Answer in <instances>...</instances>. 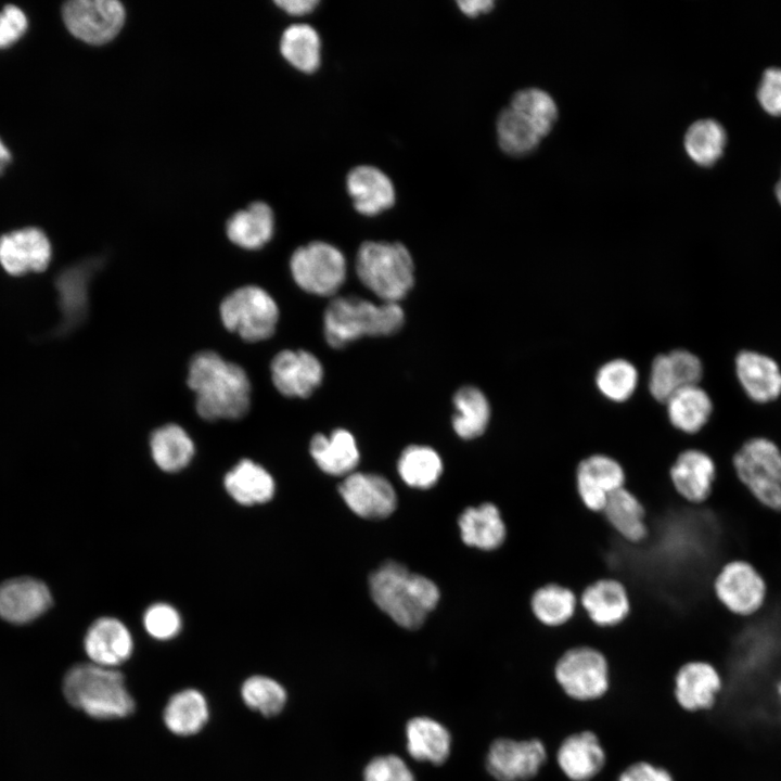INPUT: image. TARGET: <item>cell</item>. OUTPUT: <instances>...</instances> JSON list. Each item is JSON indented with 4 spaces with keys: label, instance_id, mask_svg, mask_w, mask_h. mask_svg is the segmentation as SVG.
Here are the masks:
<instances>
[{
    "label": "cell",
    "instance_id": "48",
    "mask_svg": "<svg viewBox=\"0 0 781 781\" xmlns=\"http://www.w3.org/2000/svg\"><path fill=\"white\" fill-rule=\"evenodd\" d=\"M28 27L24 11L14 4H7L0 11V49L9 48L17 42Z\"/></svg>",
    "mask_w": 781,
    "mask_h": 781
},
{
    "label": "cell",
    "instance_id": "53",
    "mask_svg": "<svg viewBox=\"0 0 781 781\" xmlns=\"http://www.w3.org/2000/svg\"><path fill=\"white\" fill-rule=\"evenodd\" d=\"M11 152L8 149V146L3 143V141L0 138V175L5 170V168L11 163Z\"/></svg>",
    "mask_w": 781,
    "mask_h": 781
},
{
    "label": "cell",
    "instance_id": "14",
    "mask_svg": "<svg viewBox=\"0 0 781 781\" xmlns=\"http://www.w3.org/2000/svg\"><path fill=\"white\" fill-rule=\"evenodd\" d=\"M668 478L681 500L690 505H703L714 495L717 464L705 450L687 447L670 464Z\"/></svg>",
    "mask_w": 781,
    "mask_h": 781
},
{
    "label": "cell",
    "instance_id": "36",
    "mask_svg": "<svg viewBox=\"0 0 781 781\" xmlns=\"http://www.w3.org/2000/svg\"><path fill=\"white\" fill-rule=\"evenodd\" d=\"M280 51L295 68L311 73L320 65L321 39L311 25L295 23L287 26L282 33Z\"/></svg>",
    "mask_w": 781,
    "mask_h": 781
},
{
    "label": "cell",
    "instance_id": "6",
    "mask_svg": "<svg viewBox=\"0 0 781 781\" xmlns=\"http://www.w3.org/2000/svg\"><path fill=\"white\" fill-rule=\"evenodd\" d=\"M553 677L572 700L591 702L606 694L611 684V663L600 649L577 644L564 650L552 667Z\"/></svg>",
    "mask_w": 781,
    "mask_h": 781
},
{
    "label": "cell",
    "instance_id": "39",
    "mask_svg": "<svg viewBox=\"0 0 781 781\" xmlns=\"http://www.w3.org/2000/svg\"><path fill=\"white\" fill-rule=\"evenodd\" d=\"M398 473L402 481L414 488H430L443 473L439 454L431 447L411 445L400 454Z\"/></svg>",
    "mask_w": 781,
    "mask_h": 781
},
{
    "label": "cell",
    "instance_id": "37",
    "mask_svg": "<svg viewBox=\"0 0 781 781\" xmlns=\"http://www.w3.org/2000/svg\"><path fill=\"white\" fill-rule=\"evenodd\" d=\"M727 143L725 128L710 118L694 121L684 136L689 157L700 166H712L722 155Z\"/></svg>",
    "mask_w": 781,
    "mask_h": 781
},
{
    "label": "cell",
    "instance_id": "15",
    "mask_svg": "<svg viewBox=\"0 0 781 781\" xmlns=\"http://www.w3.org/2000/svg\"><path fill=\"white\" fill-rule=\"evenodd\" d=\"M722 689L719 669L706 660H688L678 666L674 676V696L686 712L713 709Z\"/></svg>",
    "mask_w": 781,
    "mask_h": 781
},
{
    "label": "cell",
    "instance_id": "11",
    "mask_svg": "<svg viewBox=\"0 0 781 781\" xmlns=\"http://www.w3.org/2000/svg\"><path fill=\"white\" fill-rule=\"evenodd\" d=\"M125 16V8L117 0H71L62 7L68 31L91 44L112 40L121 29Z\"/></svg>",
    "mask_w": 781,
    "mask_h": 781
},
{
    "label": "cell",
    "instance_id": "28",
    "mask_svg": "<svg viewBox=\"0 0 781 781\" xmlns=\"http://www.w3.org/2000/svg\"><path fill=\"white\" fill-rule=\"evenodd\" d=\"M665 404L670 425L687 435L701 432L713 413L712 399L699 385L677 389Z\"/></svg>",
    "mask_w": 781,
    "mask_h": 781
},
{
    "label": "cell",
    "instance_id": "12",
    "mask_svg": "<svg viewBox=\"0 0 781 781\" xmlns=\"http://www.w3.org/2000/svg\"><path fill=\"white\" fill-rule=\"evenodd\" d=\"M546 745L539 739L495 740L487 752L486 768L497 781H527L546 764Z\"/></svg>",
    "mask_w": 781,
    "mask_h": 781
},
{
    "label": "cell",
    "instance_id": "4",
    "mask_svg": "<svg viewBox=\"0 0 781 781\" xmlns=\"http://www.w3.org/2000/svg\"><path fill=\"white\" fill-rule=\"evenodd\" d=\"M405 312L398 303L375 304L358 296H337L323 315V334L333 348H343L361 336H386L398 332Z\"/></svg>",
    "mask_w": 781,
    "mask_h": 781
},
{
    "label": "cell",
    "instance_id": "40",
    "mask_svg": "<svg viewBox=\"0 0 781 781\" xmlns=\"http://www.w3.org/2000/svg\"><path fill=\"white\" fill-rule=\"evenodd\" d=\"M91 270L92 268L87 265H79L65 270L59 277L56 287L64 325L67 328L77 324L87 311V290Z\"/></svg>",
    "mask_w": 781,
    "mask_h": 781
},
{
    "label": "cell",
    "instance_id": "46",
    "mask_svg": "<svg viewBox=\"0 0 781 781\" xmlns=\"http://www.w3.org/2000/svg\"><path fill=\"white\" fill-rule=\"evenodd\" d=\"M364 781H415L406 763L396 755L377 756L364 769Z\"/></svg>",
    "mask_w": 781,
    "mask_h": 781
},
{
    "label": "cell",
    "instance_id": "47",
    "mask_svg": "<svg viewBox=\"0 0 781 781\" xmlns=\"http://www.w3.org/2000/svg\"><path fill=\"white\" fill-rule=\"evenodd\" d=\"M679 388L699 385L703 376V364L700 358L687 349H674L668 353Z\"/></svg>",
    "mask_w": 781,
    "mask_h": 781
},
{
    "label": "cell",
    "instance_id": "10",
    "mask_svg": "<svg viewBox=\"0 0 781 781\" xmlns=\"http://www.w3.org/2000/svg\"><path fill=\"white\" fill-rule=\"evenodd\" d=\"M715 599L730 613L751 616L765 604L767 585L756 567L745 560H731L712 579Z\"/></svg>",
    "mask_w": 781,
    "mask_h": 781
},
{
    "label": "cell",
    "instance_id": "50",
    "mask_svg": "<svg viewBox=\"0 0 781 781\" xmlns=\"http://www.w3.org/2000/svg\"><path fill=\"white\" fill-rule=\"evenodd\" d=\"M617 781H675L665 768L650 761L640 760L629 765L617 778Z\"/></svg>",
    "mask_w": 781,
    "mask_h": 781
},
{
    "label": "cell",
    "instance_id": "25",
    "mask_svg": "<svg viewBox=\"0 0 781 781\" xmlns=\"http://www.w3.org/2000/svg\"><path fill=\"white\" fill-rule=\"evenodd\" d=\"M601 514L611 530L628 545H640L650 535L646 509L627 487L610 495Z\"/></svg>",
    "mask_w": 781,
    "mask_h": 781
},
{
    "label": "cell",
    "instance_id": "41",
    "mask_svg": "<svg viewBox=\"0 0 781 781\" xmlns=\"http://www.w3.org/2000/svg\"><path fill=\"white\" fill-rule=\"evenodd\" d=\"M638 371L630 361L617 358L602 364L596 374L598 390L615 402L628 400L638 385Z\"/></svg>",
    "mask_w": 781,
    "mask_h": 781
},
{
    "label": "cell",
    "instance_id": "5",
    "mask_svg": "<svg viewBox=\"0 0 781 781\" xmlns=\"http://www.w3.org/2000/svg\"><path fill=\"white\" fill-rule=\"evenodd\" d=\"M356 272L362 284L385 303H398L414 283L412 256L400 242H363L357 251Z\"/></svg>",
    "mask_w": 781,
    "mask_h": 781
},
{
    "label": "cell",
    "instance_id": "35",
    "mask_svg": "<svg viewBox=\"0 0 781 781\" xmlns=\"http://www.w3.org/2000/svg\"><path fill=\"white\" fill-rule=\"evenodd\" d=\"M150 449L156 465L170 473L184 469L194 454L191 437L181 426L174 423L152 432Z\"/></svg>",
    "mask_w": 781,
    "mask_h": 781
},
{
    "label": "cell",
    "instance_id": "19",
    "mask_svg": "<svg viewBox=\"0 0 781 781\" xmlns=\"http://www.w3.org/2000/svg\"><path fill=\"white\" fill-rule=\"evenodd\" d=\"M274 387L286 397H309L321 384L323 367L311 353L284 349L270 363Z\"/></svg>",
    "mask_w": 781,
    "mask_h": 781
},
{
    "label": "cell",
    "instance_id": "29",
    "mask_svg": "<svg viewBox=\"0 0 781 781\" xmlns=\"http://www.w3.org/2000/svg\"><path fill=\"white\" fill-rule=\"evenodd\" d=\"M579 609L578 596L568 587L547 582L536 588L529 598V610L535 620L547 628L567 625Z\"/></svg>",
    "mask_w": 781,
    "mask_h": 781
},
{
    "label": "cell",
    "instance_id": "1",
    "mask_svg": "<svg viewBox=\"0 0 781 781\" xmlns=\"http://www.w3.org/2000/svg\"><path fill=\"white\" fill-rule=\"evenodd\" d=\"M187 383L195 394V409L207 421L236 420L251 407V382L238 364L212 350L195 354Z\"/></svg>",
    "mask_w": 781,
    "mask_h": 781
},
{
    "label": "cell",
    "instance_id": "7",
    "mask_svg": "<svg viewBox=\"0 0 781 781\" xmlns=\"http://www.w3.org/2000/svg\"><path fill=\"white\" fill-rule=\"evenodd\" d=\"M737 477L764 507L781 512V449L766 437L746 440L732 458Z\"/></svg>",
    "mask_w": 781,
    "mask_h": 781
},
{
    "label": "cell",
    "instance_id": "45",
    "mask_svg": "<svg viewBox=\"0 0 781 781\" xmlns=\"http://www.w3.org/2000/svg\"><path fill=\"white\" fill-rule=\"evenodd\" d=\"M648 384L652 397L664 404L679 389L668 354H660L653 359Z\"/></svg>",
    "mask_w": 781,
    "mask_h": 781
},
{
    "label": "cell",
    "instance_id": "17",
    "mask_svg": "<svg viewBox=\"0 0 781 781\" xmlns=\"http://www.w3.org/2000/svg\"><path fill=\"white\" fill-rule=\"evenodd\" d=\"M578 603L589 622L602 629L620 626L631 613V598L626 585L613 577L600 578L586 586L578 596Z\"/></svg>",
    "mask_w": 781,
    "mask_h": 781
},
{
    "label": "cell",
    "instance_id": "3",
    "mask_svg": "<svg viewBox=\"0 0 781 781\" xmlns=\"http://www.w3.org/2000/svg\"><path fill=\"white\" fill-rule=\"evenodd\" d=\"M63 693L72 706L100 720L125 718L136 708L124 675L93 663L71 667L63 679Z\"/></svg>",
    "mask_w": 781,
    "mask_h": 781
},
{
    "label": "cell",
    "instance_id": "44",
    "mask_svg": "<svg viewBox=\"0 0 781 781\" xmlns=\"http://www.w3.org/2000/svg\"><path fill=\"white\" fill-rule=\"evenodd\" d=\"M143 626L152 638L165 641L180 632L182 620L174 606L167 603H155L144 612Z\"/></svg>",
    "mask_w": 781,
    "mask_h": 781
},
{
    "label": "cell",
    "instance_id": "24",
    "mask_svg": "<svg viewBox=\"0 0 781 781\" xmlns=\"http://www.w3.org/2000/svg\"><path fill=\"white\" fill-rule=\"evenodd\" d=\"M347 191L357 212L374 216L393 206L395 188L390 178L372 165H358L346 177Z\"/></svg>",
    "mask_w": 781,
    "mask_h": 781
},
{
    "label": "cell",
    "instance_id": "55",
    "mask_svg": "<svg viewBox=\"0 0 781 781\" xmlns=\"http://www.w3.org/2000/svg\"><path fill=\"white\" fill-rule=\"evenodd\" d=\"M776 196H777L778 202H779L780 205H781V177H780V180L778 181V183H777V185H776Z\"/></svg>",
    "mask_w": 781,
    "mask_h": 781
},
{
    "label": "cell",
    "instance_id": "49",
    "mask_svg": "<svg viewBox=\"0 0 781 781\" xmlns=\"http://www.w3.org/2000/svg\"><path fill=\"white\" fill-rule=\"evenodd\" d=\"M761 107L770 115L781 116V68H767L757 89Z\"/></svg>",
    "mask_w": 781,
    "mask_h": 781
},
{
    "label": "cell",
    "instance_id": "52",
    "mask_svg": "<svg viewBox=\"0 0 781 781\" xmlns=\"http://www.w3.org/2000/svg\"><path fill=\"white\" fill-rule=\"evenodd\" d=\"M459 9L468 16H477L486 13L495 5L491 0H466L457 1Z\"/></svg>",
    "mask_w": 781,
    "mask_h": 781
},
{
    "label": "cell",
    "instance_id": "33",
    "mask_svg": "<svg viewBox=\"0 0 781 781\" xmlns=\"http://www.w3.org/2000/svg\"><path fill=\"white\" fill-rule=\"evenodd\" d=\"M208 718L209 708L206 697L195 689H184L172 694L163 713L167 729L182 737L200 732Z\"/></svg>",
    "mask_w": 781,
    "mask_h": 781
},
{
    "label": "cell",
    "instance_id": "9",
    "mask_svg": "<svg viewBox=\"0 0 781 781\" xmlns=\"http://www.w3.org/2000/svg\"><path fill=\"white\" fill-rule=\"evenodd\" d=\"M295 283L305 292L332 296L346 279V259L334 245L313 241L296 248L290 258Z\"/></svg>",
    "mask_w": 781,
    "mask_h": 781
},
{
    "label": "cell",
    "instance_id": "34",
    "mask_svg": "<svg viewBox=\"0 0 781 781\" xmlns=\"http://www.w3.org/2000/svg\"><path fill=\"white\" fill-rule=\"evenodd\" d=\"M452 402L456 409L452 426L457 435L463 439L482 436L490 421V405L486 395L475 386L465 385L454 393Z\"/></svg>",
    "mask_w": 781,
    "mask_h": 781
},
{
    "label": "cell",
    "instance_id": "13",
    "mask_svg": "<svg viewBox=\"0 0 781 781\" xmlns=\"http://www.w3.org/2000/svg\"><path fill=\"white\" fill-rule=\"evenodd\" d=\"M574 478L579 501L593 513H601L610 495L626 486L623 464L603 452L584 457L576 465Z\"/></svg>",
    "mask_w": 781,
    "mask_h": 781
},
{
    "label": "cell",
    "instance_id": "18",
    "mask_svg": "<svg viewBox=\"0 0 781 781\" xmlns=\"http://www.w3.org/2000/svg\"><path fill=\"white\" fill-rule=\"evenodd\" d=\"M338 491L347 507L364 518L387 517L397 505L393 485L377 474L353 472L345 476Z\"/></svg>",
    "mask_w": 781,
    "mask_h": 781
},
{
    "label": "cell",
    "instance_id": "8",
    "mask_svg": "<svg viewBox=\"0 0 781 781\" xmlns=\"http://www.w3.org/2000/svg\"><path fill=\"white\" fill-rule=\"evenodd\" d=\"M220 319L230 332L247 342H259L273 335L279 320L276 300L256 285L239 287L219 306Z\"/></svg>",
    "mask_w": 781,
    "mask_h": 781
},
{
    "label": "cell",
    "instance_id": "54",
    "mask_svg": "<svg viewBox=\"0 0 781 781\" xmlns=\"http://www.w3.org/2000/svg\"><path fill=\"white\" fill-rule=\"evenodd\" d=\"M773 690H774V694H776L777 699L781 703V677H779L777 679Z\"/></svg>",
    "mask_w": 781,
    "mask_h": 781
},
{
    "label": "cell",
    "instance_id": "23",
    "mask_svg": "<svg viewBox=\"0 0 781 781\" xmlns=\"http://www.w3.org/2000/svg\"><path fill=\"white\" fill-rule=\"evenodd\" d=\"M462 541L484 552L500 550L508 538V526L499 505L484 501L466 508L460 515Z\"/></svg>",
    "mask_w": 781,
    "mask_h": 781
},
{
    "label": "cell",
    "instance_id": "27",
    "mask_svg": "<svg viewBox=\"0 0 781 781\" xmlns=\"http://www.w3.org/2000/svg\"><path fill=\"white\" fill-rule=\"evenodd\" d=\"M309 451L318 466L334 476L349 475L359 462L356 439L344 428L333 431L330 436L316 434Z\"/></svg>",
    "mask_w": 781,
    "mask_h": 781
},
{
    "label": "cell",
    "instance_id": "16",
    "mask_svg": "<svg viewBox=\"0 0 781 781\" xmlns=\"http://www.w3.org/2000/svg\"><path fill=\"white\" fill-rule=\"evenodd\" d=\"M51 258V242L39 228L26 227L0 236V266L10 276L41 272Z\"/></svg>",
    "mask_w": 781,
    "mask_h": 781
},
{
    "label": "cell",
    "instance_id": "26",
    "mask_svg": "<svg viewBox=\"0 0 781 781\" xmlns=\"http://www.w3.org/2000/svg\"><path fill=\"white\" fill-rule=\"evenodd\" d=\"M737 376L747 396L756 402H768L781 394V370L770 357L743 350L735 358Z\"/></svg>",
    "mask_w": 781,
    "mask_h": 781
},
{
    "label": "cell",
    "instance_id": "38",
    "mask_svg": "<svg viewBox=\"0 0 781 781\" xmlns=\"http://www.w3.org/2000/svg\"><path fill=\"white\" fill-rule=\"evenodd\" d=\"M496 129L499 146L511 156L529 154L542 138L528 119L510 106L498 115Z\"/></svg>",
    "mask_w": 781,
    "mask_h": 781
},
{
    "label": "cell",
    "instance_id": "20",
    "mask_svg": "<svg viewBox=\"0 0 781 781\" xmlns=\"http://www.w3.org/2000/svg\"><path fill=\"white\" fill-rule=\"evenodd\" d=\"M52 604L48 586L33 577H16L0 585V617L14 625L30 623Z\"/></svg>",
    "mask_w": 781,
    "mask_h": 781
},
{
    "label": "cell",
    "instance_id": "21",
    "mask_svg": "<svg viewBox=\"0 0 781 781\" xmlns=\"http://www.w3.org/2000/svg\"><path fill=\"white\" fill-rule=\"evenodd\" d=\"M606 763V753L599 737L584 730L563 739L556 751V764L571 781H590Z\"/></svg>",
    "mask_w": 781,
    "mask_h": 781
},
{
    "label": "cell",
    "instance_id": "42",
    "mask_svg": "<svg viewBox=\"0 0 781 781\" xmlns=\"http://www.w3.org/2000/svg\"><path fill=\"white\" fill-rule=\"evenodd\" d=\"M510 107L528 119L541 137L551 131L558 118L554 100L549 93L538 88H526L515 92Z\"/></svg>",
    "mask_w": 781,
    "mask_h": 781
},
{
    "label": "cell",
    "instance_id": "51",
    "mask_svg": "<svg viewBox=\"0 0 781 781\" xmlns=\"http://www.w3.org/2000/svg\"><path fill=\"white\" fill-rule=\"evenodd\" d=\"M274 3L291 15H303L311 12L318 4V0H277Z\"/></svg>",
    "mask_w": 781,
    "mask_h": 781
},
{
    "label": "cell",
    "instance_id": "2",
    "mask_svg": "<svg viewBox=\"0 0 781 781\" xmlns=\"http://www.w3.org/2000/svg\"><path fill=\"white\" fill-rule=\"evenodd\" d=\"M369 586L374 603L407 629L419 628L439 600V590L431 579L394 561L374 571Z\"/></svg>",
    "mask_w": 781,
    "mask_h": 781
},
{
    "label": "cell",
    "instance_id": "32",
    "mask_svg": "<svg viewBox=\"0 0 781 781\" xmlns=\"http://www.w3.org/2000/svg\"><path fill=\"white\" fill-rule=\"evenodd\" d=\"M407 751L419 761L443 764L450 754L451 737L438 721L428 717H415L406 727Z\"/></svg>",
    "mask_w": 781,
    "mask_h": 781
},
{
    "label": "cell",
    "instance_id": "31",
    "mask_svg": "<svg viewBox=\"0 0 781 781\" xmlns=\"http://www.w3.org/2000/svg\"><path fill=\"white\" fill-rule=\"evenodd\" d=\"M228 494L240 504L253 505L269 501L276 484L268 471L249 459H243L223 479Z\"/></svg>",
    "mask_w": 781,
    "mask_h": 781
},
{
    "label": "cell",
    "instance_id": "43",
    "mask_svg": "<svg viewBox=\"0 0 781 781\" xmlns=\"http://www.w3.org/2000/svg\"><path fill=\"white\" fill-rule=\"evenodd\" d=\"M241 696L245 705L265 717L282 712L286 704L285 689L277 680L267 676H252L241 687Z\"/></svg>",
    "mask_w": 781,
    "mask_h": 781
},
{
    "label": "cell",
    "instance_id": "30",
    "mask_svg": "<svg viewBox=\"0 0 781 781\" xmlns=\"http://www.w3.org/2000/svg\"><path fill=\"white\" fill-rule=\"evenodd\" d=\"M274 216L264 202H253L246 208L234 213L227 221V235L235 245L246 249H258L268 243L273 234Z\"/></svg>",
    "mask_w": 781,
    "mask_h": 781
},
{
    "label": "cell",
    "instance_id": "22",
    "mask_svg": "<svg viewBox=\"0 0 781 781\" xmlns=\"http://www.w3.org/2000/svg\"><path fill=\"white\" fill-rule=\"evenodd\" d=\"M84 649L91 663L115 668L130 657L133 640L124 623L105 616L90 625L84 638Z\"/></svg>",
    "mask_w": 781,
    "mask_h": 781
}]
</instances>
